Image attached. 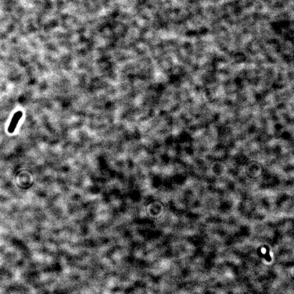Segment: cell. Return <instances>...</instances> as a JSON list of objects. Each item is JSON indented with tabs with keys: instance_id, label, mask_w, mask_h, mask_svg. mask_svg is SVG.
<instances>
[{
	"instance_id": "obj_1",
	"label": "cell",
	"mask_w": 294,
	"mask_h": 294,
	"mask_svg": "<svg viewBox=\"0 0 294 294\" xmlns=\"http://www.w3.org/2000/svg\"><path fill=\"white\" fill-rule=\"evenodd\" d=\"M22 115L23 113L21 111H18L14 114L8 127V132L9 133H12L14 132L19 123V121L22 117Z\"/></svg>"
}]
</instances>
